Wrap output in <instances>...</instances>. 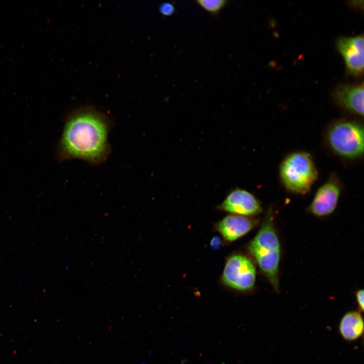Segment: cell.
I'll use <instances>...</instances> for the list:
<instances>
[{
    "mask_svg": "<svg viewBox=\"0 0 364 364\" xmlns=\"http://www.w3.org/2000/svg\"><path fill=\"white\" fill-rule=\"evenodd\" d=\"M280 176L284 187L290 192L304 195L317 177V171L311 156L304 152L288 155L280 167Z\"/></svg>",
    "mask_w": 364,
    "mask_h": 364,
    "instance_id": "3957f363",
    "label": "cell"
},
{
    "mask_svg": "<svg viewBox=\"0 0 364 364\" xmlns=\"http://www.w3.org/2000/svg\"><path fill=\"white\" fill-rule=\"evenodd\" d=\"M222 243L221 240L217 236L214 237L210 241V246L213 249H218Z\"/></svg>",
    "mask_w": 364,
    "mask_h": 364,
    "instance_id": "9a60e30c",
    "label": "cell"
},
{
    "mask_svg": "<svg viewBox=\"0 0 364 364\" xmlns=\"http://www.w3.org/2000/svg\"><path fill=\"white\" fill-rule=\"evenodd\" d=\"M197 4L212 15H217L228 4L224 0H197Z\"/></svg>",
    "mask_w": 364,
    "mask_h": 364,
    "instance_id": "7c38bea8",
    "label": "cell"
},
{
    "mask_svg": "<svg viewBox=\"0 0 364 364\" xmlns=\"http://www.w3.org/2000/svg\"><path fill=\"white\" fill-rule=\"evenodd\" d=\"M248 250L274 290L278 292L281 250L271 209L268 210L260 229L250 242Z\"/></svg>",
    "mask_w": 364,
    "mask_h": 364,
    "instance_id": "7a4b0ae2",
    "label": "cell"
},
{
    "mask_svg": "<svg viewBox=\"0 0 364 364\" xmlns=\"http://www.w3.org/2000/svg\"><path fill=\"white\" fill-rule=\"evenodd\" d=\"M159 10L163 15L170 16L174 13L175 8L172 4L166 2L160 4Z\"/></svg>",
    "mask_w": 364,
    "mask_h": 364,
    "instance_id": "4fadbf2b",
    "label": "cell"
},
{
    "mask_svg": "<svg viewBox=\"0 0 364 364\" xmlns=\"http://www.w3.org/2000/svg\"><path fill=\"white\" fill-rule=\"evenodd\" d=\"M218 208L232 214L248 217L258 214L262 210L259 201L252 193L240 188L231 191Z\"/></svg>",
    "mask_w": 364,
    "mask_h": 364,
    "instance_id": "8992f818",
    "label": "cell"
},
{
    "mask_svg": "<svg viewBox=\"0 0 364 364\" xmlns=\"http://www.w3.org/2000/svg\"><path fill=\"white\" fill-rule=\"evenodd\" d=\"M111 127L104 114L90 108L75 111L67 118L59 144V154L64 160L79 159L99 164L108 157Z\"/></svg>",
    "mask_w": 364,
    "mask_h": 364,
    "instance_id": "6da1fadb",
    "label": "cell"
},
{
    "mask_svg": "<svg viewBox=\"0 0 364 364\" xmlns=\"http://www.w3.org/2000/svg\"><path fill=\"white\" fill-rule=\"evenodd\" d=\"M341 192L339 183L331 179L316 191L308 210L313 215L323 217L332 214L335 210Z\"/></svg>",
    "mask_w": 364,
    "mask_h": 364,
    "instance_id": "ba28073f",
    "label": "cell"
},
{
    "mask_svg": "<svg viewBox=\"0 0 364 364\" xmlns=\"http://www.w3.org/2000/svg\"><path fill=\"white\" fill-rule=\"evenodd\" d=\"M363 36L343 37L337 41V48L343 57L348 71L359 75L363 72Z\"/></svg>",
    "mask_w": 364,
    "mask_h": 364,
    "instance_id": "52a82bcc",
    "label": "cell"
},
{
    "mask_svg": "<svg viewBox=\"0 0 364 364\" xmlns=\"http://www.w3.org/2000/svg\"><path fill=\"white\" fill-rule=\"evenodd\" d=\"M327 138L332 150L341 157L353 159L363 154V129L358 123L338 122L330 128Z\"/></svg>",
    "mask_w": 364,
    "mask_h": 364,
    "instance_id": "277c9868",
    "label": "cell"
},
{
    "mask_svg": "<svg viewBox=\"0 0 364 364\" xmlns=\"http://www.w3.org/2000/svg\"><path fill=\"white\" fill-rule=\"evenodd\" d=\"M338 330L341 337L347 341H353L359 339L363 334L364 322L359 311H350L346 313L341 318Z\"/></svg>",
    "mask_w": 364,
    "mask_h": 364,
    "instance_id": "8fae6325",
    "label": "cell"
},
{
    "mask_svg": "<svg viewBox=\"0 0 364 364\" xmlns=\"http://www.w3.org/2000/svg\"><path fill=\"white\" fill-rule=\"evenodd\" d=\"M337 102L348 111L363 116V85H345L339 87L334 93Z\"/></svg>",
    "mask_w": 364,
    "mask_h": 364,
    "instance_id": "30bf717a",
    "label": "cell"
},
{
    "mask_svg": "<svg viewBox=\"0 0 364 364\" xmlns=\"http://www.w3.org/2000/svg\"><path fill=\"white\" fill-rule=\"evenodd\" d=\"M221 280L224 284L235 290L250 291L255 283V266L251 260L245 255H232L225 263Z\"/></svg>",
    "mask_w": 364,
    "mask_h": 364,
    "instance_id": "5b68a950",
    "label": "cell"
},
{
    "mask_svg": "<svg viewBox=\"0 0 364 364\" xmlns=\"http://www.w3.org/2000/svg\"><path fill=\"white\" fill-rule=\"evenodd\" d=\"M256 223L257 221L250 217L231 214L220 220L216 229L225 240L233 242L249 232Z\"/></svg>",
    "mask_w": 364,
    "mask_h": 364,
    "instance_id": "9c48e42d",
    "label": "cell"
},
{
    "mask_svg": "<svg viewBox=\"0 0 364 364\" xmlns=\"http://www.w3.org/2000/svg\"><path fill=\"white\" fill-rule=\"evenodd\" d=\"M356 299L359 312L363 311V290L362 289L358 290L356 293Z\"/></svg>",
    "mask_w": 364,
    "mask_h": 364,
    "instance_id": "5bb4252c",
    "label": "cell"
}]
</instances>
